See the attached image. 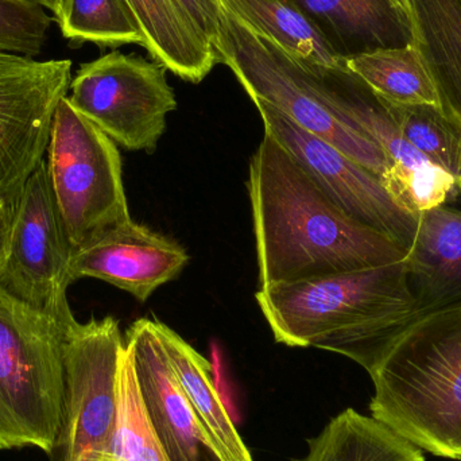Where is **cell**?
Listing matches in <instances>:
<instances>
[{
	"instance_id": "cell-28",
	"label": "cell",
	"mask_w": 461,
	"mask_h": 461,
	"mask_svg": "<svg viewBox=\"0 0 461 461\" xmlns=\"http://www.w3.org/2000/svg\"><path fill=\"white\" fill-rule=\"evenodd\" d=\"M194 29L215 46L221 35V0H172Z\"/></svg>"
},
{
	"instance_id": "cell-6",
	"label": "cell",
	"mask_w": 461,
	"mask_h": 461,
	"mask_svg": "<svg viewBox=\"0 0 461 461\" xmlns=\"http://www.w3.org/2000/svg\"><path fill=\"white\" fill-rule=\"evenodd\" d=\"M45 157L54 202L75 251L132 221L118 145L68 96L54 113Z\"/></svg>"
},
{
	"instance_id": "cell-12",
	"label": "cell",
	"mask_w": 461,
	"mask_h": 461,
	"mask_svg": "<svg viewBox=\"0 0 461 461\" xmlns=\"http://www.w3.org/2000/svg\"><path fill=\"white\" fill-rule=\"evenodd\" d=\"M143 405L169 461H221L208 443L165 354L154 320L140 319L127 330Z\"/></svg>"
},
{
	"instance_id": "cell-29",
	"label": "cell",
	"mask_w": 461,
	"mask_h": 461,
	"mask_svg": "<svg viewBox=\"0 0 461 461\" xmlns=\"http://www.w3.org/2000/svg\"><path fill=\"white\" fill-rule=\"evenodd\" d=\"M11 218H13V211H11L5 204L0 205V260L3 259L5 246H7Z\"/></svg>"
},
{
	"instance_id": "cell-7",
	"label": "cell",
	"mask_w": 461,
	"mask_h": 461,
	"mask_svg": "<svg viewBox=\"0 0 461 461\" xmlns=\"http://www.w3.org/2000/svg\"><path fill=\"white\" fill-rule=\"evenodd\" d=\"M123 335L113 317L73 320L64 330L61 425L49 461H97L113 436Z\"/></svg>"
},
{
	"instance_id": "cell-31",
	"label": "cell",
	"mask_w": 461,
	"mask_h": 461,
	"mask_svg": "<svg viewBox=\"0 0 461 461\" xmlns=\"http://www.w3.org/2000/svg\"><path fill=\"white\" fill-rule=\"evenodd\" d=\"M390 2H392L401 13L405 14L408 18L411 16V2H409V0H390Z\"/></svg>"
},
{
	"instance_id": "cell-22",
	"label": "cell",
	"mask_w": 461,
	"mask_h": 461,
	"mask_svg": "<svg viewBox=\"0 0 461 461\" xmlns=\"http://www.w3.org/2000/svg\"><path fill=\"white\" fill-rule=\"evenodd\" d=\"M322 78L341 113L386 153L393 167L417 170L433 167L402 137L387 103L359 78L348 70L328 73Z\"/></svg>"
},
{
	"instance_id": "cell-15",
	"label": "cell",
	"mask_w": 461,
	"mask_h": 461,
	"mask_svg": "<svg viewBox=\"0 0 461 461\" xmlns=\"http://www.w3.org/2000/svg\"><path fill=\"white\" fill-rule=\"evenodd\" d=\"M154 328L194 417L218 459L254 461L216 387L211 363L164 322L154 320Z\"/></svg>"
},
{
	"instance_id": "cell-23",
	"label": "cell",
	"mask_w": 461,
	"mask_h": 461,
	"mask_svg": "<svg viewBox=\"0 0 461 461\" xmlns=\"http://www.w3.org/2000/svg\"><path fill=\"white\" fill-rule=\"evenodd\" d=\"M97 461H169L143 405L134 363L126 344L116 376L115 427L110 444Z\"/></svg>"
},
{
	"instance_id": "cell-32",
	"label": "cell",
	"mask_w": 461,
	"mask_h": 461,
	"mask_svg": "<svg viewBox=\"0 0 461 461\" xmlns=\"http://www.w3.org/2000/svg\"><path fill=\"white\" fill-rule=\"evenodd\" d=\"M5 204V203L2 202V200H0V205H3Z\"/></svg>"
},
{
	"instance_id": "cell-5",
	"label": "cell",
	"mask_w": 461,
	"mask_h": 461,
	"mask_svg": "<svg viewBox=\"0 0 461 461\" xmlns=\"http://www.w3.org/2000/svg\"><path fill=\"white\" fill-rule=\"evenodd\" d=\"M64 330L0 287V449L50 452L64 406Z\"/></svg>"
},
{
	"instance_id": "cell-10",
	"label": "cell",
	"mask_w": 461,
	"mask_h": 461,
	"mask_svg": "<svg viewBox=\"0 0 461 461\" xmlns=\"http://www.w3.org/2000/svg\"><path fill=\"white\" fill-rule=\"evenodd\" d=\"M72 78L70 59L38 61L0 50V200L11 211L45 161L54 113Z\"/></svg>"
},
{
	"instance_id": "cell-1",
	"label": "cell",
	"mask_w": 461,
	"mask_h": 461,
	"mask_svg": "<svg viewBox=\"0 0 461 461\" xmlns=\"http://www.w3.org/2000/svg\"><path fill=\"white\" fill-rule=\"evenodd\" d=\"M259 287L401 262L408 249L347 215L270 135L249 161Z\"/></svg>"
},
{
	"instance_id": "cell-4",
	"label": "cell",
	"mask_w": 461,
	"mask_h": 461,
	"mask_svg": "<svg viewBox=\"0 0 461 461\" xmlns=\"http://www.w3.org/2000/svg\"><path fill=\"white\" fill-rule=\"evenodd\" d=\"M213 49L249 99L273 105L301 129L335 146L381 180L392 169L386 153L335 104L321 76L273 41L255 34L223 5L221 35Z\"/></svg>"
},
{
	"instance_id": "cell-21",
	"label": "cell",
	"mask_w": 461,
	"mask_h": 461,
	"mask_svg": "<svg viewBox=\"0 0 461 461\" xmlns=\"http://www.w3.org/2000/svg\"><path fill=\"white\" fill-rule=\"evenodd\" d=\"M346 69L393 104L436 105L438 91L416 43L347 56Z\"/></svg>"
},
{
	"instance_id": "cell-17",
	"label": "cell",
	"mask_w": 461,
	"mask_h": 461,
	"mask_svg": "<svg viewBox=\"0 0 461 461\" xmlns=\"http://www.w3.org/2000/svg\"><path fill=\"white\" fill-rule=\"evenodd\" d=\"M413 41L424 57L438 108L461 134V0H409Z\"/></svg>"
},
{
	"instance_id": "cell-16",
	"label": "cell",
	"mask_w": 461,
	"mask_h": 461,
	"mask_svg": "<svg viewBox=\"0 0 461 461\" xmlns=\"http://www.w3.org/2000/svg\"><path fill=\"white\" fill-rule=\"evenodd\" d=\"M236 19L273 41L313 72H347L346 57L294 0H221Z\"/></svg>"
},
{
	"instance_id": "cell-2",
	"label": "cell",
	"mask_w": 461,
	"mask_h": 461,
	"mask_svg": "<svg viewBox=\"0 0 461 461\" xmlns=\"http://www.w3.org/2000/svg\"><path fill=\"white\" fill-rule=\"evenodd\" d=\"M276 343L314 347L373 374L416 320L405 260L336 276L282 282L255 294Z\"/></svg>"
},
{
	"instance_id": "cell-11",
	"label": "cell",
	"mask_w": 461,
	"mask_h": 461,
	"mask_svg": "<svg viewBox=\"0 0 461 461\" xmlns=\"http://www.w3.org/2000/svg\"><path fill=\"white\" fill-rule=\"evenodd\" d=\"M266 134L281 143L313 177L330 199L354 221L389 236L406 249L416 238L419 218L395 203L378 176L343 151L301 129L268 103L252 99Z\"/></svg>"
},
{
	"instance_id": "cell-26",
	"label": "cell",
	"mask_w": 461,
	"mask_h": 461,
	"mask_svg": "<svg viewBox=\"0 0 461 461\" xmlns=\"http://www.w3.org/2000/svg\"><path fill=\"white\" fill-rule=\"evenodd\" d=\"M382 183L395 203L417 218L446 202L456 189L455 181L435 167L417 170L392 167Z\"/></svg>"
},
{
	"instance_id": "cell-18",
	"label": "cell",
	"mask_w": 461,
	"mask_h": 461,
	"mask_svg": "<svg viewBox=\"0 0 461 461\" xmlns=\"http://www.w3.org/2000/svg\"><path fill=\"white\" fill-rule=\"evenodd\" d=\"M142 27L145 48L183 80L200 83L219 61L213 46L172 0H129Z\"/></svg>"
},
{
	"instance_id": "cell-13",
	"label": "cell",
	"mask_w": 461,
	"mask_h": 461,
	"mask_svg": "<svg viewBox=\"0 0 461 461\" xmlns=\"http://www.w3.org/2000/svg\"><path fill=\"white\" fill-rule=\"evenodd\" d=\"M188 262L180 243L130 221L76 249L72 274L75 281L102 279L146 303L158 287L177 278Z\"/></svg>"
},
{
	"instance_id": "cell-8",
	"label": "cell",
	"mask_w": 461,
	"mask_h": 461,
	"mask_svg": "<svg viewBox=\"0 0 461 461\" xmlns=\"http://www.w3.org/2000/svg\"><path fill=\"white\" fill-rule=\"evenodd\" d=\"M73 252L43 161L14 208L0 260V287L65 328L75 320L68 303V289L75 282Z\"/></svg>"
},
{
	"instance_id": "cell-24",
	"label": "cell",
	"mask_w": 461,
	"mask_h": 461,
	"mask_svg": "<svg viewBox=\"0 0 461 461\" xmlns=\"http://www.w3.org/2000/svg\"><path fill=\"white\" fill-rule=\"evenodd\" d=\"M56 22L61 34L72 42L145 45L142 27L129 0H64Z\"/></svg>"
},
{
	"instance_id": "cell-20",
	"label": "cell",
	"mask_w": 461,
	"mask_h": 461,
	"mask_svg": "<svg viewBox=\"0 0 461 461\" xmlns=\"http://www.w3.org/2000/svg\"><path fill=\"white\" fill-rule=\"evenodd\" d=\"M300 461H425V457L419 447L378 420L347 409L309 440L308 455Z\"/></svg>"
},
{
	"instance_id": "cell-25",
	"label": "cell",
	"mask_w": 461,
	"mask_h": 461,
	"mask_svg": "<svg viewBox=\"0 0 461 461\" xmlns=\"http://www.w3.org/2000/svg\"><path fill=\"white\" fill-rule=\"evenodd\" d=\"M386 102V100H384ZM402 137L461 189V134L436 105L386 102Z\"/></svg>"
},
{
	"instance_id": "cell-9",
	"label": "cell",
	"mask_w": 461,
	"mask_h": 461,
	"mask_svg": "<svg viewBox=\"0 0 461 461\" xmlns=\"http://www.w3.org/2000/svg\"><path fill=\"white\" fill-rule=\"evenodd\" d=\"M69 91L70 104L130 151L153 153L177 108L167 68L121 51L81 65Z\"/></svg>"
},
{
	"instance_id": "cell-30",
	"label": "cell",
	"mask_w": 461,
	"mask_h": 461,
	"mask_svg": "<svg viewBox=\"0 0 461 461\" xmlns=\"http://www.w3.org/2000/svg\"><path fill=\"white\" fill-rule=\"evenodd\" d=\"M27 2L34 3V5L45 8V10L51 11V13L54 14V18H56L59 11H61L62 2H64V0H27Z\"/></svg>"
},
{
	"instance_id": "cell-19",
	"label": "cell",
	"mask_w": 461,
	"mask_h": 461,
	"mask_svg": "<svg viewBox=\"0 0 461 461\" xmlns=\"http://www.w3.org/2000/svg\"><path fill=\"white\" fill-rule=\"evenodd\" d=\"M294 2L314 21L324 22L341 41L349 43L354 48L352 54L379 48H400L413 42L411 19L390 0Z\"/></svg>"
},
{
	"instance_id": "cell-14",
	"label": "cell",
	"mask_w": 461,
	"mask_h": 461,
	"mask_svg": "<svg viewBox=\"0 0 461 461\" xmlns=\"http://www.w3.org/2000/svg\"><path fill=\"white\" fill-rule=\"evenodd\" d=\"M405 263L419 317L461 308V189L420 215Z\"/></svg>"
},
{
	"instance_id": "cell-3",
	"label": "cell",
	"mask_w": 461,
	"mask_h": 461,
	"mask_svg": "<svg viewBox=\"0 0 461 461\" xmlns=\"http://www.w3.org/2000/svg\"><path fill=\"white\" fill-rule=\"evenodd\" d=\"M370 376L374 419L435 456L461 459V308L416 320Z\"/></svg>"
},
{
	"instance_id": "cell-27",
	"label": "cell",
	"mask_w": 461,
	"mask_h": 461,
	"mask_svg": "<svg viewBox=\"0 0 461 461\" xmlns=\"http://www.w3.org/2000/svg\"><path fill=\"white\" fill-rule=\"evenodd\" d=\"M51 18L27 0H0V50L34 57L42 51Z\"/></svg>"
}]
</instances>
